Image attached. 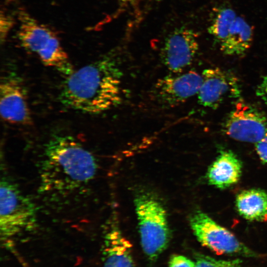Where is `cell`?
Listing matches in <instances>:
<instances>
[{"mask_svg": "<svg viewBox=\"0 0 267 267\" xmlns=\"http://www.w3.org/2000/svg\"><path fill=\"white\" fill-rule=\"evenodd\" d=\"M38 165L40 192L55 201L85 190L97 170L91 152L67 135L53 136L47 142Z\"/></svg>", "mask_w": 267, "mask_h": 267, "instance_id": "1", "label": "cell"}, {"mask_svg": "<svg viewBox=\"0 0 267 267\" xmlns=\"http://www.w3.org/2000/svg\"><path fill=\"white\" fill-rule=\"evenodd\" d=\"M121 58L115 51L103 55L66 77L59 95L66 107L96 114L110 110L122 100Z\"/></svg>", "mask_w": 267, "mask_h": 267, "instance_id": "2", "label": "cell"}, {"mask_svg": "<svg viewBox=\"0 0 267 267\" xmlns=\"http://www.w3.org/2000/svg\"><path fill=\"white\" fill-rule=\"evenodd\" d=\"M17 37L22 46L38 55L43 63L66 77L73 68L55 33L23 9L18 11Z\"/></svg>", "mask_w": 267, "mask_h": 267, "instance_id": "3", "label": "cell"}, {"mask_svg": "<svg viewBox=\"0 0 267 267\" xmlns=\"http://www.w3.org/2000/svg\"><path fill=\"white\" fill-rule=\"evenodd\" d=\"M140 243L146 256L156 259L166 249L170 240L167 213L154 195L144 192L134 199Z\"/></svg>", "mask_w": 267, "mask_h": 267, "instance_id": "4", "label": "cell"}, {"mask_svg": "<svg viewBox=\"0 0 267 267\" xmlns=\"http://www.w3.org/2000/svg\"><path fill=\"white\" fill-rule=\"evenodd\" d=\"M37 223L36 206L20 188L6 177L0 184L1 239L6 241L33 229Z\"/></svg>", "mask_w": 267, "mask_h": 267, "instance_id": "5", "label": "cell"}, {"mask_svg": "<svg viewBox=\"0 0 267 267\" xmlns=\"http://www.w3.org/2000/svg\"><path fill=\"white\" fill-rule=\"evenodd\" d=\"M190 224L198 241L217 255L257 256L255 252L240 242L232 233L202 212L197 211L191 215Z\"/></svg>", "mask_w": 267, "mask_h": 267, "instance_id": "6", "label": "cell"}, {"mask_svg": "<svg viewBox=\"0 0 267 267\" xmlns=\"http://www.w3.org/2000/svg\"><path fill=\"white\" fill-rule=\"evenodd\" d=\"M222 128L234 139L256 143L267 134V117L256 107L239 101L226 116Z\"/></svg>", "mask_w": 267, "mask_h": 267, "instance_id": "7", "label": "cell"}, {"mask_svg": "<svg viewBox=\"0 0 267 267\" xmlns=\"http://www.w3.org/2000/svg\"><path fill=\"white\" fill-rule=\"evenodd\" d=\"M202 83V75L194 71L167 75L155 83L151 99L160 107H174L198 94Z\"/></svg>", "mask_w": 267, "mask_h": 267, "instance_id": "8", "label": "cell"}, {"mask_svg": "<svg viewBox=\"0 0 267 267\" xmlns=\"http://www.w3.org/2000/svg\"><path fill=\"white\" fill-rule=\"evenodd\" d=\"M202 83L198 93L202 106L215 109L230 99L240 97V85L231 72L219 68H208L202 74Z\"/></svg>", "mask_w": 267, "mask_h": 267, "instance_id": "9", "label": "cell"}, {"mask_svg": "<svg viewBox=\"0 0 267 267\" xmlns=\"http://www.w3.org/2000/svg\"><path fill=\"white\" fill-rule=\"evenodd\" d=\"M0 113L11 124H32V119L23 82L15 73L4 75L0 85Z\"/></svg>", "mask_w": 267, "mask_h": 267, "instance_id": "10", "label": "cell"}, {"mask_svg": "<svg viewBox=\"0 0 267 267\" xmlns=\"http://www.w3.org/2000/svg\"><path fill=\"white\" fill-rule=\"evenodd\" d=\"M199 48L195 32L181 27L165 39L160 51L162 63L171 72L178 74L193 62Z\"/></svg>", "mask_w": 267, "mask_h": 267, "instance_id": "11", "label": "cell"}, {"mask_svg": "<svg viewBox=\"0 0 267 267\" xmlns=\"http://www.w3.org/2000/svg\"><path fill=\"white\" fill-rule=\"evenodd\" d=\"M242 171V162L237 156L230 150H222L209 167L206 178L209 184L222 189L236 183Z\"/></svg>", "mask_w": 267, "mask_h": 267, "instance_id": "12", "label": "cell"}, {"mask_svg": "<svg viewBox=\"0 0 267 267\" xmlns=\"http://www.w3.org/2000/svg\"><path fill=\"white\" fill-rule=\"evenodd\" d=\"M103 267H135L130 242L116 228L104 237Z\"/></svg>", "mask_w": 267, "mask_h": 267, "instance_id": "13", "label": "cell"}, {"mask_svg": "<svg viewBox=\"0 0 267 267\" xmlns=\"http://www.w3.org/2000/svg\"><path fill=\"white\" fill-rule=\"evenodd\" d=\"M253 31L250 24L237 15L225 40L220 44L222 52L227 55L241 56L251 47Z\"/></svg>", "mask_w": 267, "mask_h": 267, "instance_id": "14", "label": "cell"}, {"mask_svg": "<svg viewBox=\"0 0 267 267\" xmlns=\"http://www.w3.org/2000/svg\"><path fill=\"white\" fill-rule=\"evenodd\" d=\"M235 205L239 214L250 221H267V193L259 189L243 190L236 196Z\"/></svg>", "mask_w": 267, "mask_h": 267, "instance_id": "15", "label": "cell"}, {"mask_svg": "<svg viewBox=\"0 0 267 267\" xmlns=\"http://www.w3.org/2000/svg\"><path fill=\"white\" fill-rule=\"evenodd\" d=\"M237 14L227 6H220L215 10L208 32L220 44L226 38Z\"/></svg>", "mask_w": 267, "mask_h": 267, "instance_id": "16", "label": "cell"}, {"mask_svg": "<svg viewBox=\"0 0 267 267\" xmlns=\"http://www.w3.org/2000/svg\"><path fill=\"white\" fill-rule=\"evenodd\" d=\"M195 267H245L238 259L229 260H219L200 255L196 257Z\"/></svg>", "mask_w": 267, "mask_h": 267, "instance_id": "17", "label": "cell"}, {"mask_svg": "<svg viewBox=\"0 0 267 267\" xmlns=\"http://www.w3.org/2000/svg\"><path fill=\"white\" fill-rule=\"evenodd\" d=\"M169 267H195V263L183 255H173L169 261Z\"/></svg>", "mask_w": 267, "mask_h": 267, "instance_id": "18", "label": "cell"}, {"mask_svg": "<svg viewBox=\"0 0 267 267\" xmlns=\"http://www.w3.org/2000/svg\"><path fill=\"white\" fill-rule=\"evenodd\" d=\"M257 153L261 160L267 163V134L261 140L255 143Z\"/></svg>", "mask_w": 267, "mask_h": 267, "instance_id": "19", "label": "cell"}, {"mask_svg": "<svg viewBox=\"0 0 267 267\" xmlns=\"http://www.w3.org/2000/svg\"><path fill=\"white\" fill-rule=\"evenodd\" d=\"M1 29L0 37L1 41H3L7 36V34L12 25V19L9 16L3 14L1 16Z\"/></svg>", "mask_w": 267, "mask_h": 267, "instance_id": "20", "label": "cell"}, {"mask_svg": "<svg viewBox=\"0 0 267 267\" xmlns=\"http://www.w3.org/2000/svg\"><path fill=\"white\" fill-rule=\"evenodd\" d=\"M256 95L267 104V75L263 77L256 90Z\"/></svg>", "mask_w": 267, "mask_h": 267, "instance_id": "21", "label": "cell"}]
</instances>
